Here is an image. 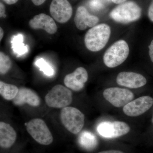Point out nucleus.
<instances>
[{
  "label": "nucleus",
  "instance_id": "f257e3e1",
  "mask_svg": "<svg viewBox=\"0 0 153 153\" xmlns=\"http://www.w3.org/2000/svg\"><path fill=\"white\" fill-rule=\"evenodd\" d=\"M111 29L106 24L94 26L88 30L84 38L86 48L91 52H98L103 49L108 42Z\"/></svg>",
  "mask_w": 153,
  "mask_h": 153
},
{
  "label": "nucleus",
  "instance_id": "f03ea898",
  "mask_svg": "<svg viewBox=\"0 0 153 153\" xmlns=\"http://www.w3.org/2000/svg\"><path fill=\"white\" fill-rule=\"evenodd\" d=\"M129 53V48L127 42L119 40L112 44L103 55V62L109 68H114L123 63Z\"/></svg>",
  "mask_w": 153,
  "mask_h": 153
},
{
  "label": "nucleus",
  "instance_id": "7ed1b4c3",
  "mask_svg": "<svg viewBox=\"0 0 153 153\" xmlns=\"http://www.w3.org/2000/svg\"><path fill=\"white\" fill-rule=\"evenodd\" d=\"M110 17L118 23L127 24L137 21L141 16V9L133 1L122 3L111 12Z\"/></svg>",
  "mask_w": 153,
  "mask_h": 153
},
{
  "label": "nucleus",
  "instance_id": "20e7f679",
  "mask_svg": "<svg viewBox=\"0 0 153 153\" xmlns=\"http://www.w3.org/2000/svg\"><path fill=\"white\" fill-rule=\"evenodd\" d=\"M60 118L64 127L74 134L79 133L84 126V115L79 109L73 107L63 108L60 112Z\"/></svg>",
  "mask_w": 153,
  "mask_h": 153
},
{
  "label": "nucleus",
  "instance_id": "39448f33",
  "mask_svg": "<svg viewBox=\"0 0 153 153\" xmlns=\"http://www.w3.org/2000/svg\"><path fill=\"white\" fill-rule=\"evenodd\" d=\"M72 93L62 85H57L49 91L45 97V102L50 107L63 108L71 104Z\"/></svg>",
  "mask_w": 153,
  "mask_h": 153
},
{
  "label": "nucleus",
  "instance_id": "423d86ee",
  "mask_svg": "<svg viewBox=\"0 0 153 153\" xmlns=\"http://www.w3.org/2000/svg\"><path fill=\"white\" fill-rule=\"evenodd\" d=\"M28 133L36 142L43 145L51 144L53 137L46 123L43 120L36 118L26 124Z\"/></svg>",
  "mask_w": 153,
  "mask_h": 153
},
{
  "label": "nucleus",
  "instance_id": "0eeeda50",
  "mask_svg": "<svg viewBox=\"0 0 153 153\" xmlns=\"http://www.w3.org/2000/svg\"><path fill=\"white\" fill-rule=\"evenodd\" d=\"M130 128L123 122H103L98 125L97 131L99 134L106 138H115L128 133Z\"/></svg>",
  "mask_w": 153,
  "mask_h": 153
},
{
  "label": "nucleus",
  "instance_id": "6e6552de",
  "mask_svg": "<svg viewBox=\"0 0 153 153\" xmlns=\"http://www.w3.org/2000/svg\"><path fill=\"white\" fill-rule=\"evenodd\" d=\"M103 95L106 100L116 107L124 106L134 98V94L131 91L118 87L107 88Z\"/></svg>",
  "mask_w": 153,
  "mask_h": 153
},
{
  "label": "nucleus",
  "instance_id": "1a4fd4ad",
  "mask_svg": "<svg viewBox=\"0 0 153 153\" xmlns=\"http://www.w3.org/2000/svg\"><path fill=\"white\" fill-rule=\"evenodd\" d=\"M49 11L53 19L61 24L68 22L72 15V7L68 0H52Z\"/></svg>",
  "mask_w": 153,
  "mask_h": 153
},
{
  "label": "nucleus",
  "instance_id": "9d476101",
  "mask_svg": "<svg viewBox=\"0 0 153 153\" xmlns=\"http://www.w3.org/2000/svg\"><path fill=\"white\" fill-rule=\"evenodd\" d=\"M153 99L148 96L132 100L123 107V111L129 117H137L144 113L152 107Z\"/></svg>",
  "mask_w": 153,
  "mask_h": 153
},
{
  "label": "nucleus",
  "instance_id": "9b49d317",
  "mask_svg": "<svg viewBox=\"0 0 153 153\" xmlns=\"http://www.w3.org/2000/svg\"><path fill=\"white\" fill-rule=\"evenodd\" d=\"M88 79V74L85 68L78 67L72 73L66 75L64 79L65 85L74 91H79L84 87Z\"/></svg>",
  "mask_w": 153,
  "mask_h": 153
},
{
  "label": "nucleus",
  "instance_id": "f8f14e48",
  "mask_svg": "<svg viewBox=\"0 0 153 153\" xmlns=\"http://www.w3.org/2000/svg\"><path fill=\"white\" fill-rule=\"evenodd\" d=\"M119 85L131 88L143 87L147 80L142 74L130 71H123L118 74L116 79Z\"/></svg>",
  "mask_w": 153,
  "mask_h": 153
},
{
  "label": "nucleus",
  "instance_id": "ddd939ff",
  "mask_svg": "<svg viewBox=\"0 0 153 153\" xmlns=\"http://www.w3.org/2000/svg\"><path fill=\"white\" fill-rule=\"evenodd\" d=\"M99 21L98 18L91 15L85 7L80 6L76 10L74 22L78 30H84L87 27H93Z\"/></svg>",
  "mask_w": 153,
  "mask_h": 153
},
{
  "label": "nucleus",
  "instance_id": "4468645a",
  "mask_svg": "<svg viewBox=\"0 0 153 153\" xmlns=\"http://www.w3.org/2000/svg\"><path fill=\"white\" fill-rule=\"evenodd\" d=\"M29 26L34 30L43 29L50 34H55L57 26L52 18L44 13L36 15L29 22Z\"/></svg>",
  "mask_w": 153,
  "mask_h": 153
},
{
  "label": "nucleus",
  "instance_id": "2eb2a0df",
  "mask_svg": "<svg viewBox=\"0 0 153 153\" xmlns=\"http://www.w3.org/2000/svg\"><path fill=\"white\" fill-rule=\"evenodd\" d=\"M15 105H24L27 104L33 107H37L41 103V100L38 94L34 91L25 87L19 88V92L13 100Z\"/></svg>",
  "mask_w": 153,
  "mask_h": 153
},
{
  "label": "nucleus",
  "instance_id": "dca6fc26",
  "mask_svg": "<svg viewBox=\"0 0 153 153\" xmlns=\"http://www.w3.org/2000/svg\"><path fill=\"white\" fill-rule=\"evenodd\" d=\"M17 134L9 124L0 123V146L4 149L11 147L16 139Z\"/></svg>",
  "mask_w": 153,
  "mask_h": 153
},
{
  "label": "nucleus",
  "instance_id": "f3484780",
  "mask_svg": "<svg viewBox=\"0 0 153 153\" xmlns=\"http://www.w3.org/2000/svg\"><path fill=\"white\" fill-rule=\"evenodd\" d=\"M79 143L84 149L88 150H91L97 146V140L96 137L92 133L84 131L79 135Z\"/></svg>",
  "mask_w": 153,
  "mask_h": 153
},
{
  "label": "nucleus",
  "instance_id": "a211bd4d",
  "mask_svg": "<svg viewBox=\"0 0 153 153\" xmlns=\"http://www.w3.org/2000/svg\"><path fill=\"white\" fill-rule=\"evenodd\" d=\"M16 86L8 84L1 81L0 82V94L6 100H13L19 92Z\"/></svg>",
  "mask_w": 153,
  "mask_h": 153
},
{
  "label": "nucleus",
  "instance_id": "6ab92c4d",
  "mask_svg": "<svg viewBox=\"0 0 153 153\" xmlns=\"http://www.w3.org/2000/svg\"><path fill=\"white\" fill-rule=\"evenodd\" d=\"M13 51L18 56L25 55L28 51V48L23 43V36L22 34H18L14 36L11 41Z\"/></svg>",
  "mask_w": 153,
  "mask_h": 153
},
{
  "label": "nucleus",
  "instance_id": "aec40b11",
  "mask_svg": "<svg viewBox=\"0 0 153 153\" xmlns=\"http://www.w3.org/2000/svg\"><path fill=\"white\" fill-rule=\"evenodd\" d=\"M12 67V62L8 55L0 52V73L4 75L7 73Z\"/></svg>",
  "mask_w": 153,
  "mask_h": 153
},
{
  "label": "nucleus",
  "instance_id": "412c9836",
  "mask_svg": "<svg viewBox=\"0 0 153 153\" xmlns=\"http://www.w3.org/2000/svg\"><path fill=\"white\" fill-rule=\"evenodd\" d=\"M36 65L39 68L40 71H43L45 75L52 76L54 74V69L43 58H39L36 60Z\"/></svg>",
  "mask_w": 153,
  "mask_h": 153
},
{
  "label": "nucleus",
  "instance_id": "4be33fe9",
  "mask_svg": "<svg viewBox=\"0 0 153 153\" xmlns=\"http://www.w3.org/2000/svg\"><path fill=\"white\" fill-rule=\"evenodd\" d=\"M89 5L91 9L96 10H100L103 7V4L100 0H91L89 3Z\"/></svg>",
  "mask_w": 153,
  "mask_h": 153
},
{
  "label": "nucleus",
  "instance_id": "5701e85b",
  "mask_svg": "<svg viewBox=\"0 0 153 153\" xmlns=\"http://www.w3.org/2000/svg\"><path fill=\"white\" fill-rule=\"evenodd\" d=\"M148 16L150 20L153 22V0H152L150 5L149 7V10H148Z\"/></svg>",
  "mask_w": 153,
  "mask_h": 153
},
{
  "label": "nucleus",
  "instance_id": "b1692460",
  "mask_svg": "<svg viewBox=\"0 0 153 153\" xmlns=\"http://www.w3.org/2000/svg\"><path fill=\"white\" fill-rule=\"evenodd\" d=\"M5 7L4 5L2 3H0V17H6L5 15Z\"/></svg>",
  "mask_w": 153,
  "mask_h": 153
},
{
  "label": "nucleus",
  "instance_id": "393cba45",
  "mask_svg": "<svg viewBox=\"0 0 153 153\" xmlns=\"http://www.w3.org/2000/svg\"><path fill=\"white\" fill-rule=\"evenodd\" d=\"M149 55L152 60L153 63V40L151 42L149 46Z\"/></svg>",
  "mask_w": 153,
  "mask_h": 153
},
{
  "label": "nucleus",
  "instance_id": "a878e982",
  "mask_svg": "<svg viewBox=\"0 0 153 153\" xmlns=\"http://www.w3.org/2000/svg\"><path fill=\"white\" fill-rule=\"evenodd\" d=\"M33 4L36 6H40L44 3L46 0H31Z\"/></svg>",
  "mask_w": 153,
  "mask_h": 153
},
{
  "label": "nucleus",
  "instance_id": "bb28decb",
  "mask_svg": "<svg viewBox=\"0 0 153 153\" xmlns=\"http://www.w3.org/2000/svg\"><path fill=\"white\" fill-rule=\"evenodd\" d=\"M2 1L7 4L12 5L16 4L19 0H2Z\"/></svg>",
  "mask_w": 153,
  "mask_h": 153
},
{
  "label": "nucleus",
  "instance_id": "cd10ccee",
  "mask_svg": "<svg viewBox=\"0 0 153 153\" xmlns=\"http://www.w3.org/2000/svg\"><path fill=\"white\" fill-rule=\"evenodd\" d=\"M98 153H124L123 152L117 150H109L103 151Z\"/></svg>",
  "mask_w": 153,
  "mask_h": 153
},
{
  "label": "nucleus",
  "instance_id": "c85d7f7f",
  "mask_svg": "<svg viewBox=\"0 0 153 153\" xmlns=\"http://www.w3.org/2000/svg\"><path fill=\"white\" fill-rule=\"evenodd\" d=\"M126 0H111L113 2L116 4H121L123 3Z\"/></svg>",
  "mask_w": 153,
  "mask_h": 153
},
{
  "label": "nucleus",
  "instance_id": "c756f323",
  "mask_svg": "<svg viewBox=\"0 0 153 153\" xmlns=\"http://www.w3.org/2000/svg\"><path fill=\"white\" fill-rule=\"evenodd\" d=\"M4 32L2 28L1 27L0 28V40L1 41L2 39L4 37Z\"/></svg>",
  "mask_w": 153,
  "mask_h": 153
},
{
  "label": "nucleus",
  "instance_id": "7c9ffc66",
  "mask_svg": "<svg viewBox=\"0 0 153 153\" xmlns=\"http://www.w3.org/2000/svg\"><path fill=\"white\" fill-rule=\"evenodd\" d=\"M152 121H153V120H152Z\"/></svg>",
  "mask_w": 153,
  "mask_h": 153
},
{
  "label": "nucleus",
  "instance_id": "2f4dec72",
  "mask_svg": "<svg viewBox=\"0 0 153 153\" xmlns=\"http://www.w3.org/2000/svg\"><path fill=\"white\" fill-rule=\"evenodd\" d=\"M107 1H109V0H107Z\"/></svg>",
  "mask_w": 153,
  "mask_h": 153
}]
</instances>
